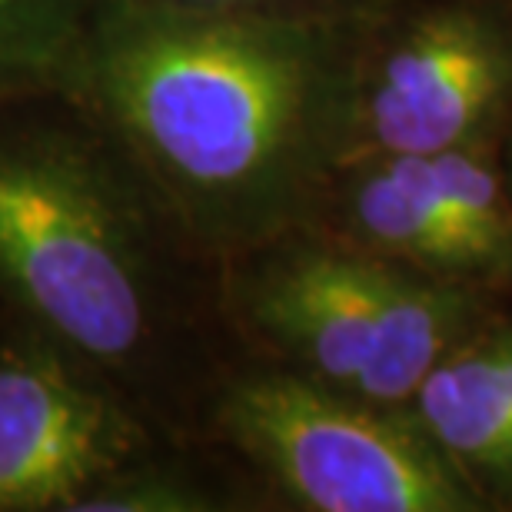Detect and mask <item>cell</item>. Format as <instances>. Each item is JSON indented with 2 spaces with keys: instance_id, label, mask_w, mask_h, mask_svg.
Wrapping results in <instances>:
<instances>
[{
  "instance_id": "cell-4",
  "label": "cell",
  "mask_w": 512,
  "mask_h": 512,
  "mask_svg": "<svg viewBox=\"0 0 512 512\" xmlns=\"http://www.w3.org/2000/svg\"><path fill=\"white\" fill-rule=\"evenodd\" d=\"M203 446L223 449L303 512L489 509L409 409L340 396L250 356L213 393Z\"/></svg>"
},
{
  "instance_id": "cell-11",
  "label": "cell",
  "mask_w": 512,
  "mask_h": 512,
  "mask_svg": "<svg viewBox=\"0 0 512 512\" xmlns=\"http://www.w3.org/2000/svg\"><path fill=\"white\" fill-rule=\"evenodd\" d=\"M167 4L203 10H353L373 0H167Z\"/></svg>"
},
{
  "instance_id": "cell-5",
  "label": "cell",
  "mask_w": 512,
  "mask_h": 512,
  "mask_svg": "<svg viewBox=\"0 0 512 512\" xmlns=\"http://www.w3.org/2000/svg\"><path fill=\"white\" fill-rule=\"evenodd\" d=\"M512 127V0H376L353 80L350 153L499 147Z\"/></svg>"
},
{
  "instance_id": "cell-13",
  "label": "cell",
  "mask_w": 512,
  "mask_h": 512,
  "mask_svg": "<svg viewBox=\"0 0 512 512\" xmlns=\"http://www.w3.org/2000/svg\"><path fill=\"white\" fill-rule=\"evenodd\" d=\"M0 313H4V306H0Z\"/></svg>"
},
{
  "instance_id": "cell-6",
  "label": "cell",
  "mask_w": 512,
  "mask_h": 512,
  "mask_svg": "<svg viewBox=\"0 0 512 512\" xmlns=\"http://www.w3.org/2000/svg\"><path fill=\"white\" fill-rule=\"evenodd\" d=\"M310 230L439 280L512 290V203L499 147L346 157Z\"/></svg>"
},
{
  "instance_id": "cell-8",
  "label": "cell",
  "mask_w": 512,
  "mask_h": 512,
  "mask_svg": "<svg viewBox=\"0 0 512 512\" xmlns=\"http://www.w3.org/2000/svg\"><path fill=\"white\" fill-rule=\"evenodd\" d=\"M409 416L449 466L493 506H512V320L456 343L419 383Z\"/></svg>"
},
{
  "instance_id": "cell-2",
  "label": "cell",
  "mask_w": 512,
  "mask_h": 512,
  "mask_svg": "<svg viewBox=\"0 0 512 512\" xmlns=\"http://www.w3.org/2000/svg\"><path fill=\"white\" fill-rule=\"evenodd\" d=\"M0 306L173 443H203L210 399L243 360L220 266L60 90L0 100Z\"/></svg>"
},
{
  "instance_id": "cell-10",
  "label": "cell",
  "mask_w": 512,
  "mask_h": 512,
  "mask_svg": "<svg viewBox=\"0 0 512 512\" xmlns=\"http://www.w3.org/2000/svg\"><path fill=\"white\" fill-rule=\"evenodd\" d=\"M197 443H170L143 463L94 489L80 512H213L227 509L230 493L213 486L187 456Z\"/></svg>"
},
{
  "instance_id": "cell-12",
  "label": "cell",
  "mask_w": 512,
  "mask_h": 512,
  "mask_svg": "<svg viewBox=\"0 0 512 512\" xmlns=\"http://www.w3.org/2000/svg\"><path fill=\"white\" fill-rule=\"evenodd\" d=\"M499 167H503V180H506L509 203H512V127L506 130L503 143H499Z\"/></svg>"
},
{
  "instance_id": "cell-1",
  "label": "cell",
  "mask_w": 512,
  "mask_h": 512,
  "mask_svg": "<svg viewBox=\"0 0 512 512\" xmlns=\"http://www.w3.org/2000/svg\"><path fill=\"white\" fill-rule=\"evenodd\" d=\"M373 4L104 0L57 90L120 143L193 247L223 266L310 223L350 153Z\"/></svg>"
},
{
  "instance_id": "cell-9",
  "label": "cell",
  "mask_w": 512,
  "mask_h": 512,
  "mask_svg": "<svg viewBox=\"0 0 512 512\" xmlns=\"http://www.w3.org/2000/svg\"><path fill=\"white\" fill-rule=\"evenodd\" d=\"M104 0H0V100L57 90Z\"/></svg>"
},
{
  "instance_id": "cell-3",
  "label": "cell",
  "mask_w": 512,
  "mask_h": 512,
  "mask_svg": "<svg viewBox=\"0 0 512 512\" xmlns=\"http://www.w3.org/2000/svg\"><path fill=\"white\" fill-rule=\"evenodd\" d=\"M220 300L243 356L389 409H409L433 366L503 313L496 293L310 227L223 263Z\"/></svg>"
},
{
  "instance_id": "cell-7",
  "label": "cell",
  "mask_w": 512,
  "mask_h": 512,
  "mask_svg": "<svg viewBox=\"0 0 512 512\" xmlns=\"http://www.w3.org/2000/svg\"><path fill=\"white\" fill-rule=\"evenodd\" d=\"M170 443L74 353L0 313V512H80Z\"/></svg>"
}]
</instances>
